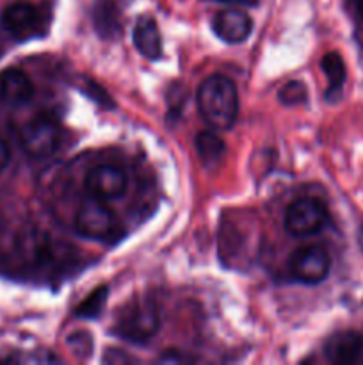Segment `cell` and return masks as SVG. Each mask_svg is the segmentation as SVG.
I'll list each match as a JSON object with an SVG mask.
<instances>
[{
  "mask_svg": "<svg viewBox=\"0 0 363 365\" xmlns=\"http://www.w3.org/2000/svg\"><path fill=\"white\" fill-rule=\"evenodd\" d=\"M198 107L210 127L217 130L230 128L238 114L237 88L224 75H210L198 88Z\"/></svg>",
  "mask_w": 363,
  "mask_h": 365,
  "instance_id": "obj_1",
  "label": "cell"
},
{
  "mask_svg": "<svg viewBox=\"0 0 363 365\" xmlns=\"http://www.w3.org/2000/svg\"><path fill=\"white\" fill-rule=\"evenodd\" d=\"M160 317L155 305L146 299H135L120 310L114 334L134 344H144L159 331Z\"/></svg>",
  "mask_w": 363,
  "mask_h": 365,
  "instance_id": "obj_2",
  "label": "cell"
},
{
  "mask_svg": "<svg viewBox=\"0 0 363 365\" xmlns=\"http://www.w3.org/2000/svg\"><path fill=\"white\" fill-rule=\"evenodd\" d=\"M0 21L7 34L18 41H27L45 34L48 27V14L36 4L14 2L2 11Z\"/></svg>",
  "mask_w": 363,
  "mask_h": 365,
  "instance_id": "obj_3",
  "label": "cell"
},
{
  "mask_svg": "<svg viewBox=\"0 0 363 365\" xmlns=\"http://www.w3.org/2000/svg\"><path fill=\"white\" fill-rule=\"evenodd\" d=\"M59 123L50 116H36L21 128V146L36 159L52 155L60 143Z\"/></svg>",
  "mask_w": 363,
  "mask_h": 365,
  "instance_id": "obj_4",
  "label": "cell"
},
{
  "mask_svg": "<svg viewBox=\"0 0 363 365\" xmlns=\"http://www.w3.org/2000/svg\"><path fill=\"white\" fill-rule=\"evenodd\" d=\"M327 209L315 198H301L290 203L285 212V228L288 234L305 237L322 230L327 223Z\"/></svg>",
  "mask_w": 363,
  "mask_h": 365,
  "instance_id": "obj_5",
  "label": "cell"
},
{
  "mask_svg": "<svg viewBox=\"0 0 363 365\" xmlns=\"http://www.w3.org/2000/svg\"><path fill=\"white\" fill-rule=\"evenodd\" d=\"M75 228L78 234L89 239H105L116 232V214L105 205L103 200L91 198L78 209L75 217Z\"/></svg>",
  "mask_w": 363,
  "mask_h": 365,
  "instance_id": "obj_6",
  "label": "cell"
},
{
  "mask_svg": "<svg viewBox=\"0 0 363 365\" xmlns=\"http://www.w3.org/2000/svg\"><path fill=\"white\" fill-rule=\"evenodd\" d=\"M128 177L116 164H100L95 166L85 177V189L93 198L109 200L121 198L127 191Z\"/></svg>",
  "mask_w": 363,
  "mask_h": 365,
  "instance_id": "obj_7",
  "label": "cell"
},
{
  "mask_svg": "<svg viewBox=\"0 0 363 365\" xmlns=\"http://www.w3.org/2000/svg\"><path fill=\"white\" fill-rule=\"evenodd\" d=\"M330 255L319 245L299 248L290 259V269L305 284H319L330 273Z\"/></svg>",
  "mask_w": 363,
  "mask_h": 365,
  "instance_id": "obj_8",
  "label": "cell"
},
{
  "mask_svg": "<svg viewBox=\"0 0 363 365\" xmlns=\"http://www.w3.org/2000/svg\"><path fill=\"white\" fill-rule=\"evenodd\" d=\"M326 359L337 365H363L362 331H340L335 334L324 346Z\"/></svg>",
  "mask_w": 363,
  "mask_h": 365,
  "instance_id": "obj_9",
  "label": "cell"
},
{
  "mask_svg": "<svg viewBox=\"0 0 363 365\" xmlns=\"http://www.w3.org/2000/svg\"><path fill=\"white\" fill-rule=\"evenodd\" d=\"M214 32L226 43H241L251 34L253 21L241 9H224L212 21Z\"/></svg>",
  "mask_w": 363,
  "mask_h": 365,
  "instance_id": "obj_10",
  "label": "cell"
},
{
  "mask_svg": "<svg viewBox=\"0 0 363 365\" xmlns=\"http://www.w3.org/2000/svg\"><path fill=\"white\" fill-rule=\"evenodd\" d=\"M34 95V84L25 71L9 68L0 75V98L7 106H23Z\"/></svg>",
  "mask_w": 363,
  "mask_h": 365,
  "instance_id": "obj_11",
  "label": "cell"
},
{
  "mask_svg": "<svg viewBox=\"0 0 363 365\" xmlns=\"http://www.w3.org/2000/svg\"><path fill=\"white\" fill-rule=\"evenodd\" d=\"M134 45L148 59L162 56V38L157 21L152 16H141L134 27Z\"/></svg>",
  "mask_w": 363,
  "mask_h": 365,
  "instance_id": "obj_12",
  "label": "cell"
},
{
  "mask_svg": "<svg viewBox=\"0 0 363 365\" xmlns=\"http://www.w3.org/2000/svg\"><path fill=\"white\" fill-rule=\"evenodd\" d=\"M95 27L103 38H112L120 29V13L114 0H98L95 4Z\"/></svg>",
  "mask_w": 363,
  "mask_h": 365,
  "instance_id": "obj_13",
  "label": "cell"
},
{
  "mask_svg": "<svg viewBox=\"0 0 363 365\" xmlns=\"http://www.w3.org/2000/svg\"><path fill=\"white\" fill-rule=\"evenodd\" d=\"M224 141L212 130H203L199 132L198 138H196V150H198V155L206 166H214L216 163H219V159L224 153Z\"/></svg>",
  "mask_w": 363,
  "mask_h": 365,
  "instance_id": "obj_14",
  "label": "cell"
},
{
  "mask_svg": "<svg viewBox=\"0 0 363 365\" xmlns=\"http://www.w3.org/2000/svg\"><path fill=\"white\" fill-rule=\"evenodd\" d=\"M322 71L327 77V95L340 93L342 86L345 82V64L340 53L330 52L322 57Z\"/></svg>",
  "mask_w": 363,
  "mask_h": 365,
  "instance_id": "obj_15",
  "label": "cell"
},
{
  "mask_svg": "<svg viewBox=\"0 0 363 365\" xmlns=\"http://www.w3.org/2000/svg\"><path fill=\"white\" fill-rule=\"evenodd\" d=\"M107 299V289L100 287L95 292H91V296L85 298V302L82 303L77 309V316L80 317H96L103 309V303Z\"/></svg>",
  "mask_w": 363,
  "mask_h": 365,
  "instance_id": "obj_16",
  "label": "cell"
},
{
  "mask_svg": "<svg viewBox=\"0 0 363 365\" xmlns=\"http://www.w3.org/2000/svg\"><path fill=\"white\" fill-rule=\"evenodd\" d=\"M306 86L299 81H290L281 88L280 91V102L285 106H299V103L306 102Z\"/></svg>",
  "mask_w": 363,
  "mask_h": 365,
  "instance_id": "obj_17",
  "label": "cell"
},
{
  "mask_svg": "<svg viewBox=\"0 0 363 365\" xmlns=\"http://www.w3.org/2000/svg\"><path fill=\"white\" fill-rule=\"evenodd\" d=\"M9 157H11L9 146H7V143L0 138V173L6 170L7 163H9Z\"/></svg>",
  "mask_w": 363,
  "mask_h": 365,
  "instance_id": "obj_18",
  "label": "cell"
},
{
  "mask_svg": "<svg viewBox=\"0 0 363 365\" xmlns=\"http://www.w3.org/2000/svg\"><path fill=\"white\" fill-rule=\"evenodd\" d=\"M160 362H192V359L185 355H173V351H167L160 356Z\"/></svg>",
  "mask_w": 363,
  "mask_h": 365,
  "instance_id": "obj_19",
  "label": "cell"
},
{
  "mask_svg": "<svg viewBox=\"0 0 363 365\" xmlns=\"http://www.w3.org/2000/svg\"><path fill=\"white\" fill-rule=\"evenodd\" d=\"M219 2H226V4H246V6H253L258 0H219Z\"/></svg>",
  "mask_w": 363,
  "mask_h": 365,
  "instance_id": "obj_20",
  "label": "cell"
},
{
  "mask_svg": "<svg viewBox=\"0 0 363 365\" xmlns=\"http://www.w3.org/2000/svg\"><path fill=\"white\" fill-rule=\"evenodd\" d=\"M358 245H359V248L363 250V225L359 227V230H358Z\"/></svg>",
  "mask_w": 363,
  "mask_h": 365,
  "instance_id": "obj_21",
  "label": "cell"
},
{
  "mask_svg": "<svg viewBox=\"0 0 363 365\" xmlns=\"http://www.w3.org/2000/svg\"><path fill=\"white\" fill-rule=\"evenodd\" d=\"M356 7H358V13H359V16L363 18V0H356Z\"/></svg>",
  "mask_w": 363,
  "mask_h": 365,
  "instance_id": "obj_22",
  "label": "cell"
}]
</instances>
